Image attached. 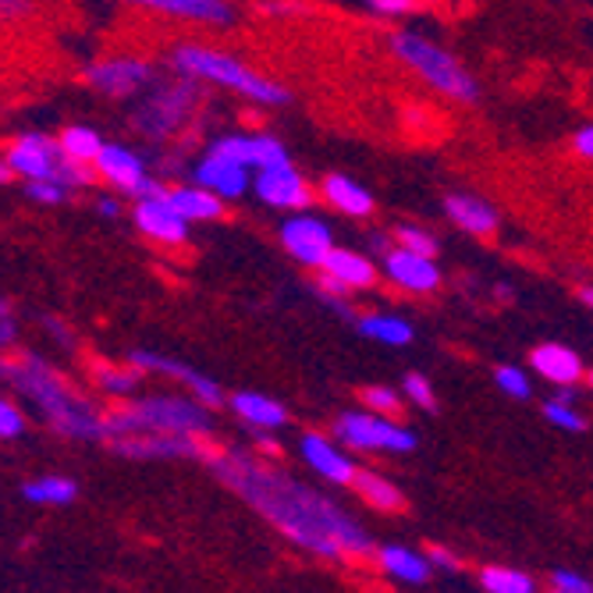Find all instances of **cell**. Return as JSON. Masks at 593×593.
I'll return each mask as SVG.
<instances>
[{"instance_id":"cell-1","label":"cell","mask_w":593,"mask_h":593,"mask_svg":"<svg viewBox=\"0 0 593 593\" xmlns=\"http://www.w3.org/2000/svg\"><path fill=\"white\" fill-rule=\"evenodd\" d=\"M210 466L245 505H253L277 533L299 543L303 551L327 562L377 554L373 537L324 490L299 484L274 466H263L245 452H218Z\"/></svg>"},{"instance_id":"cell-2","label":"cell","mask_w":593,"mask_h":593,"mask_svg":"<svg viewBox=\"0 0 593 593\" xmlns=\"http://www.w3.org/2000/svg\"><path fill=\"white\" fill-rule=\"evenodd\" d=\"M168 64L174 75H186L203 82V86H218L224 93H235L242 100L260 104V107H285L292 104V93L285 82H277L271 75H263L250 68L235 54L221 51V46L210 43H174L168 51Z\"/></svg>"},{"instance_id":"cell-3","label":"cell","mask_w":593,"mask_h":593,"mask_svg":"<svg viewBox=\"0 0 593 593\" xmlns=\"http://www.w3.org/2000/svg\"><path fill=\"white\" fill-rule=\"evenodd\" d=\"M8 384L19 388L25 399H32V405L51 420L61 434L78 437V441H104L107 434V416H100L89 402L75 399V394L64 388V381L46 370V362L40 359H22L11 362Z\"/></svg>"},{"instance_id":"cell-4","label":"cell","mask_w":593,"mask_h":593,"mask_svg":"<svg viewBox=\"0 0 593 593\" xmlns=\"http://www.w3.org/2000/svg\"><path fill=\"white\" fill-rule=\"evenodd\" d=\"M388 51L402 68L413 72L426 89H434L466 107L480 104V82H476V75L437 40L423 36L416 29H394L388 40Z\"/></svg>"},{"instance_id":"cell-5","label":"cell","mask_w":593,"mask_h":593,"mask_svg":"<svg viewBox=\"0 0 593 593\" xmlns=\"http://www.w3.org/2000/svg\"><path fill=\"white\" fill-rule=\"evenodd\" d=\"M213 431V409L200 399H181V394H150V399L128 402L107 416L110 441L131 434H192L203 437Z\"/></svg>"},{"instance_id":"cell-6","label":"cell","mask_w":593,"mask_h":593,"mask_svg":"<svg viewBox=\"0 0 593 593\" xmlns=\"http://www.w3.org/2000/svg\"><path fill=\"white\" fill-rule=\"evenodd\" d=\"M200 100H203V82L186 78V75H178L174 82L160 78L150 93H142L136 114H131V128H136L146 142L160 146L174 139L178 131L195 118Z\"/></svg>"},{"instance_id":"cell-7","label":"cell","mask_w":593,"mask_h":593,"mask_svg":"<svg viewBox=\"0 0 593 593\" xmlns=\"http://www.w3.org/2000/svg\"><path fill=\"white\" fill-rule=\"evenodd\" d=\"M4 160L14 171V178H22V181L54 178V181H64L72 192L89 189L96 181V171L89 163H72L61 153V142L54 136H43V131H22V136H14L4 150Z\"/></svg>"},{"instance_id":"cell-8","label":"cell","mask_w":593,"mask_h":593,"mask_svg":"<svg viewBox=\"0 0 593 593\" xmlns=\"http://www.w3.org/2000/svg\"><path fill=\"white\" fill-rule=\"evenodd\" d=\"M335 437L352 452H391V455H413L420 437L409 431L405 423L391 420V416H377L370 409H349L341 413L335 423Z\"/></svg>"},{"instance_id":"cell-9","label":"cell","mask_w":593,"mask_h":593,"mask_svg":"<svg viewBox=\"0 0 593 593\" xmlns=\"http://www.w3.org/2000/svg\"><path fill=\"white\" fill-rule=\"evenodd\" d=\"M86 86L110 100H131V96L150 93L160 82V68L150 57H136V54H118V57H100L86 64Z\"/></svg>"},{"instance_id":"cell-10","label":"cell","mask_w":593,"mask_h":593,"mask_svg":"<svg viewBox=\"0 0 593 593\" xmlns=\"http://www.w3.org/2000/svg\"><path fill=\"white\" fill-rule=\"evenodd\" d=\"M96 178H104L110 189H118L128 200H146V195H163L168 186L160 178H153L150 163L142 153H136L125 142H107L104 153L93 163Z\"/></svg>"},{"instance_id":"cell-11","label":"cell","mask_w":593,"mask_h":593,"mask_svg":"<svg viewBox=\"0 0 593 593\" xmlns=\"http://www.w3.org/2000/svg\"><path fill=\"white\" fill-rule=\"evenodd\" d=\"M189 171H192L195 186H203L213 195H221L224 203H235V200H242V195H250L253 178H256V171L250 168V163L239 160L232 150H224L218 139L207 142L203 157L195 160Z\"/></svg>"},{"instance_id":"cell-12","label":"cell","mask_w":593,"mask_h":593,"mask_svg":"<svg viewBox=\"0 0 593 593\" xmlns=\"http://www.w3.org/2000/svg\"><path fill=\"white\" fill-rule=\"evenodd\" d=\"M277 242H282V250L295 263H303V267H309V271H320L327 263V256H331L335 245H338L335 227L309 210L288 213V218L282 221V227H277Z\"/></svg>"},{"instance_id":"cell-13","label":"cell","mask_w":593,"mask_h":593,"mask_svg":"<svg viewBox=\"0 0 593 593\" xmlns=\"http://www.w3.org/2000/svg\"><path fill=\"white\" fill-rule=\"evenodd\" d=\"M253 195L271 210H306L309 203V181L303 178V171L295 168L292 160L271 163V168H260L253 178Z\"/></svg>"},{"instance_id":"cell-14","label":"cell","mask_w":593,"mask_h":593,"mask_svg":"<svg viewBox=\"0 0 593 593\" xmlns=\"http://www.w3.org/2000/svg\"><path fill=\"white\" fill-rule=\"evenodd\" d=\"M131 224L139 227L146 239H153L160 245H186L189 242V221L174 210V203L163 195H146V200H131L128 210Z\"/></svg>"},{"instance_id":"cell-15","label":"cell","mask_w":593,"mask_h":593,"mask_svg":"<svg viewBox=\"0 0 593 593\" xmlns=\"http://www.w3.org/2000/svg\"><path fill=\"white\" fill-rule=\"evenodd\" d=\"M324 282L320 292L324 295H349V292H362V288H373L377 282V263L370 253H359V250H345V245H335V253L327 256V263L320 267Z\"/></svg>"},{"instance_id":"cell-16","label":"cell","mask_w":593,"mask_h":593,"mask_svg":"<svg viewBox=\"0 0 593 593\" xmlns=\"http://www.w3.org/2000/svg\"><path fill=\"white\" fill-rule=\"evenodd\" d=\"M121 4L157 11V14H168V19L189 22V25H207V29H227L239 19L232 0H121Z\"/></svg>"},{"instance_id":"cell-17","label":"cell","mask_w":593,"mask_h":593,"mask_svg":"<svg viewBox=\"0 0 593 593\" xmlns=\"http://www.w3.org/2000/svg\"><path fill=\"white\" fill-rule=\"evenodd\" d=\"M128 362L136 370H150V373H163V377H174V381H181L189 391H192V399H200L203 405H221L224 402V388L213 381V377L200 373V370H192L189 362H181V359H171V356H160V352H150V349H136L128 356Z\"/></svg>"},{"instance_id":"cell-18","label":"cell","mask_w":593,"mask_h":593,"mask_svg":"<svg viewBox=\"0 0 593 593\" xmlns=\"http://www.w3.org/2000/svg\"><path fill=\"white\" fill-rule=\"evenodd\" d=\"M381 271L394 288L413 292V295L437 292L441 282H444V274H441L434 256L409 253V250H402V245H394L388 256H381Z\"/></svg>"},{"instance_id":"cell-19","label":"cell","mask_w":593,"mask_h":593,"mask_svg":"<svg viewBox=\"0 0 593 593\" xmlns=\"http://www.w3.org/2000/svg\"><path fill=\"white\" fill-rule=\"evenodd\" d=\"M114 448L128 458H213L218 455L192 434H131V437L114 441Z\"/></svg>"},{"instance_id":"cell-20","label":"cell","mask_w":593,"mask_h":593,"mask_svg":"<svg viewBox=\"0 0 593 593\" xmlns=\"http://www.w3.org/2000/svg\"><path fill=\"white\" fill-rule=\"evenodd\" d=\"M444 218H448L458 232L476 235V239H487L501 227L498 207H494L487 195H476V192H448L444 195Z\"/></svg>"},{"instance_id":"cell-21","label":"cell","mask_w":593,"mask_h":593,"mask_svg":"<svg viewBox=\"0 0 593 593\" xmlns=\"http://www.w3.org/2000/svg\"><path fill=\"white\" fill-rule=\"evenodd\" d=\"M299 452H303V458H306V466L317 473V476H324L327 484L352 487L359 466L352 463V455H345L331 437H324V434H303Z\"/></svg>"},{"instance_id":"cell-22","label":"cell","mask_w":593,"mask_h":593,"mask_svg":"<svg viewBox=\"0 0 593 593\" xmlns=\"http://www.w3.org/2000/svg\"><path fill=\"white\" fill-rule=\"evenodd\" d=\"M530 367L554 388H575L586 377L583 359L575 356L569 345H558V341L537 345V349L530 352Z\"/></svg>"},{"instance_id":"cell-23","label":"cell","mask_w":593,"mask_h":593,"mask_svg":"<svg viewBox=\"0 0 593 593\" xmlns=\"http://www.w3.org/2000/svg\"><path fill=\"white\" fill-rule=\"evenodd\" d=\"M218 142L224 146V150H232L239 160L250 163L253 171L260 168H271V163H282V160H292L285 142L271 136V131H224V136H218Z\"/></svg>"},{"instance_id":"cell-24","label":"cell","mask_w":593,"mask_h":593,"mask_svg":"<svg viewBox=\"0 0 593 593\" xmlns=\"http://www.w3.org/2000/svg\"><path fill=\"white\" fill-rule=\"evenodd\" d=\"M227 405H232V413L245 426H253L260 434H274V431H285L288 426V409L263 391H235L232 399H227Z\"/></svg>"},{"instance_id":"cell-25","label":"cell","mask_w":593,"mask_h":593,"mask_svg":"<svg viewBox=\"0 0 593 593\" xmlns=\"http://www.w3.org/2000/svg\"><path fill=\"white\" fill-rule=\"evenodd\" d=\"M377 565H381L391 580L413 583V586L431 583V575H434L431 558L413 551V548H405V543H381V548H377Z\"/></svg>"},{"instance_id":"cell-26","label":"cell","mask_w":593,"mask_h":593,"mask_svg":"<svg viewBox=\"0 0 593 593\" xmlns=\"http://www.w3.org/2000/svg\"><path fill=\"white\" fill-rule=\"evenodd\" d=\"M320 195L345 218H370L373 213V192L349 174L331 171L320 181Z\"/></svg>"},{"instance_id":"cell-27","label":"cell","mask_w":593,"mask_h":593,"mask_svg":"<svg viewBox=\"0 0 593 593\" xmlns=\"http://www.w3.org/2000/svg\"><path fill=\"white\" fill-rule=\"evenodd\" d=\"M168 200L174 203V210L186 218L189 224H210L224 218V200L213 195L210 189L195 186V181H186V186H171Z\"/></svg>"},{"instance_id":"cell-28","label":"cell","mask_w":593,"mask_h":593,"mask_svg":"<svg viewBox=\"0 0 593 593\" xmlns=\"http://www.w3.org/2000/svg\"><path fill=\"white\" fill-rule=\"evenodd\" d=\"M356 327L362 338H370L377 345H391V349H405L416 338V327L405 317H399V313H367V317L356 320Z\"/></svg>"},{"instance_id":"cell-29","label":"cell","mask_w":593,"mask_h":593,"mask_svg":"<svg viewBox=\"0 0 593 593\" xmlns=\"http://www.w3.org/2000/svg\"><path fill=\"white\" fill-rule=\"evenodd\" d=\"M352 490L370 508H377V512H402V508H405V494L394 487L388 476L373 473V469H359L356 480H352Z\"/></svg>"},{"instance_id":"cell-30","label":"cell","mask_w":593,"mask_h":593,"mask_svg":"<svg viewBox=\"0 0 593 593\" xmlns=\"http://www.w3.org/2000/svg\"><path fill=\"white\" fill-rule=\"evenodd\" d=\"M57 142H61V153L68 157L72 163H96V157L104 153L107 139L100 136V128L93 125H68L57 131Z\"/></svg>"},{"instance_id":"cell-31","label":"cell","mask_w":593,"mask_h":593,"mask_svg":"<svg viewBox=\"0 0 593 593\" xmlns=\"http://www.w3.org/2000/svg\"><path fill=\"white\" fill-rule=\"evenodd\" d=\"M480 590L484 593H537V580L522 569L508 565H487L480 572Z\"/></svg>"},{"instance_id":"cell-32","label":"cell","mask_w":593,"mask_h":593,"mask_svg":"<svg viewBox=\"0 0 593 593\" xmlns=\"http://www.w3.org/2000/svg\"><path fill=\"white\" fill-rule=\"evenodd\" d=\"M22 494L32 505H72L78 487L68 480V476H40V480L25 484Z\"/></svg>"},{"instance_id":"cell-33","label":"cell","mask_w":593,"mask_h":593,"mask_svg":"<svg viewBox=\"0 0 593 593\" xmlns=\"http://www.w3.org/2000/svg\"><path fill=\"white\" fill-rule=\"evenodd\" d=\"M93 377H96V384H100L107 394H114V399H128V394L139 388L142 370H136V367H110V362H96Z\"/></svg>"},{"instance_id":"cell-34","label":"cell","mask_w":593,"mask_h":593,"mask_svg":"<svg viewBox=\"0 0 593 593\" xmlns=\"http://www.w3.org/2000/svg\"><path fill=\"white\" fill-rule=\"evenodd\" d=\"M494 384H498L508 399L516 402H530L533 399V381L530 373L522 367H512V362H501V367H494Z\"/></svg>"},{"instance_id":"cell-35","label":"cell","mask_w":593,"mask_h":593,"mask_svg":"<svg viewBox=\"0 0 593 593\" xmlns=\"http://www.w3.org/2000/svg\"><path fill=\"white\" fill-rule=\"evenodd\" d=\"M359 399L367 402L370 413H377V416H391V420H399V416H402V409H405V394H402V391H394V388H384V384L362 388Z\"/></svg>"},{"instance_id":"cell-36","label":"cell","mask_w":593,"mask_h":593,"mask_svg":"<svg viewBox=\"0 0 593 593\" xmlns=\"http://www.w3.org/2000/svg\"><path fill=\"white\" fill-rule=\"evenodd\" d=\"M543 420L554 423L558 431H569V434H583V431H586V416H583L572 402L558 399V394H554V399L543 402Z\"/></svg>"},{"instance_id":"cell-37","label":"cell","mask_w":593,"mask_h":593,"mask_svg":"<svg viewBox=\"0 0 593 593\" xmlns=\"http://www.w3.org/2000/svg\"><path fill=\"white\" fill-rule=\"evenodd\" d=\"M394 245H402V250L420 253V256H434V260L441 253V242L420 224H399V227H394Z\"/></svg>"},{"instance_id":"cell-38","label":"cell","mask_w":593,"mask_h":593,"mask_svg":"<svg viewBox=\"0 0 593 593\" xmlns=\"http://www.w3.org/2000/svg\"><path fill=\"white\" fill-rule=\"evenodd\" d=\"M25 200L40 203V207H61L72 200V189L64 181L43 178V181H25Z\"/></svg>"},{"instance_id":"cell-39","label":"cell","mask_w":593,"mask_h":593,"mask_svg":"<svg viewBox=\"0 0 593 593\" xmlns=\"http://www.w3.org/2000/svg\"><path fill=\"white\" fill-rule=\"evenodd\" d=\"M402 394H405V402H413L416 409H423V413H434V409H437L434 384L426 381L423 373H409L402 381Z\"/></svg>"},{"instance_id":"cell-40","label":"cell","mask_w":593,"mask_h":593,"mask_svg":"<svg viewBox=\"0 0 593 593\" xmlns=\"http://www.w3.org/2000/svg\"><path fill=\"white\" fill-rule=\"evenodd\" d=\"M25 431V416L22 409L8 402L4 394H0V437H19Z\"/></svg>"},{"instance_id":"cell-41","label":"cell","mask_w":593,"mask_h":593,"mask_svg":"<svg viewBox=\"0 0 593 593\" xmlns=\"http://www.w3.org/2000/svg\"><path fill=\"white\" fill-rule=\"evenodd\" d=\"M551 590H565V593H593V583L586 575L572 572V569H554L551 572Z\"/></svg>"},{"instance_id":"cell-42","label":"cell","mask_w":593,"mask_h":593,"mask_svg":"<svg viewBox=\"0 0 593 593\" xmlns=\"http://www.w3.org/2000/svg\"><path fill=\"white\" fill-rule=\"evenodd\" d=\"M420 0H367V8L373 14H381V19H405V14H413L416 11Z\"/></svg>"},{"instance_id":"cell-43","label":"cell","mask_w":593,"mask_h":593,"mask_svg":"<svg viewBox=\"0 0 593 593\" xmlns=\"http://www.w3.org/2000/svg\"><path fill=\"white\" fill-rule=\"evenodd\" d=\"M36 11V0H0V25L25 22Z\"/></svg>"},{"instance_id":"cell-44","label":"cell","mask_w":593,"mask_h":593,"mask_svg":"<svg viewBox=\"0 0 593 593\" xmlns=\"http://www.w3.org/2000/svg\"><path fill=\"white\" fill-rule=\"evenodd\" d=\"M426 558H431V565L434 569H444V572H458V554H452L448 548H441V543H431V548H426Z\"/></svg>"},{"instance_id":"cell-45","label":"cell","mask_w":593,"mask_h":593,"mask_svg":"<svg viewBox=\"0 0 593 593\" xmlns=\"http://www.w3.org/2000/svg\"><path fill=\"white\" fill-rule=\"evenodd\" d=\"M572 150L580 153L583 160H593V121L583 125V128H575V136H572Z\"/></svg>"},{"instance_id":"cell-46","label":"cell","mask_w":593,"mask_h":593,"mask_svg":"<svg viewBox=\"0 0 593 593\" xmlns=\"http://www.w3.org/2000/svg\"><path fill=\"white\" fill-rule=\"evenodd\" d=\"M96 213H100V218H121V213H125V207H121V200H118V195H96Z\"/></svg>"},{"instance_id":"cell-47","label":"cell","mask_w":593,"mask_h":593,"mask_svg":"<svg viewBox=\"0 0 593 593\" xmlns=\"http://www.w3.org/2000/svg\"><path fill=\"white\" fill-rule=\"evenodd\" d=\"M14 338H19V327H14V320L11 317H0V345H8Z\"/></svg>"},{"instance_id":"cell-48","label":"cell","mask_w":593,"mask_h":593,"mask_svg":"<svg viewBox=\"0 0 593 593\" xmlns=\"http://www.w3.org/2000/svg\"><path fill=\"white\" fill-rule=\"evenodd\" d=\"M256 448H260V452H267L271 458L282 455V444H277L274 437H267V434H260V437H256Z\"/></svg>"},{"instance_id":"cell-49","label":"cell","mask_w":593,"mask_h":593,"mask_svg":"<svg viewBox=\"0 0 593 593\" xmlns=\"http://www.w3.org/2000/svg\"><path fill=\"white\" fill-rule=\"evenodd\" d=\"M11 181H14V171L8 168V160L0 157V186H11Z\"/></svg>"},{"instance_id":"cell-50","label":"cell","mask_w":593,"mask_h":593,"mask_svg":"<svg viewBox=\"0 0 593 593\" xmlns=\"http://www.w3.org/2000/svg\"><path fill=\"white\" fill-rule=\"evenodd\" d=\"M580 303L593 309V285H583V288H580Z\"/></svg>"},{"instance_id":"cell-51","label":"cell","mask_w":593,"mask_h":593,"mask_svg":"<svg viewBox=\"0 0 593 593\" xmlns=\"http://www.w3.org/2000/svg\"><path fill=\"white\" fill-rule=\"evenodd\" d=\"M420 4H444V0H420Z\"/></svg>"},{"instance_id":"cell-52","label":"cell","mask_w":593,"mask_h":593,"mask_svg":"<svg viewBox=\"0 0 593 593\" xmlns=\"http://www.w3.org/2000/svg\"><path fill=\"white\" fill-rule=\"evenodd\" d=\"M586 384H590V391H593V370L586 373Z\"/></svg>"},{"instance_id":"cell-53","label":"cell","mask_w":593,"mask_h":593,"mask_svg":"<svg viewBox=\"0 0 593 593\" xmlns=\"http://www.w3.org/2000/svg\"><path fill=\"white\" fill-rule=\"evenodd\" d=\"M551 593H565V590H551Z\"/></svg>"}]
</instances>
